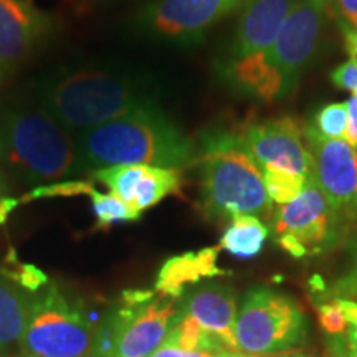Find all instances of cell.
I'll return each mask as SVG.
<instances>
[{"mask_svg":"<svg viewBox=\"0 0 357 357\" xmlns=\"http://www.w3.org/2000/svg\"><path fill=\"white\" fill-rule=\"evenodd\" d=\"M79 171L114 166L178 169L197 162L199 146L158 108L75 134Z\"/></svg>","mask_w":357,"mask_h":357,"instance_id":"cell-1","label":"cell"},{"mask_svg":"<svg viewBox=\"0 0 357 357\" xmlns=\"http://www.w3.org/2000/svg\"><path fill=\"white\" fill-rule=\"evenodd\" d=\"M38 100L40 108L73 136L137 111L158 108L139 83L106 68H79L53 78L42 88Z\"/></svg>","mask_w":357,"mask_h":357,"instance_id":"cell-2","label":"cell"},{"mask_svg":"<svg viewBox=\"0 0 357 357\" xmlns=\"http://www.w3.org/2000/svg\"><path fill=\"white\" fill-rule=\"evenodd\" d=\"M200 205L211 218L265 217L273 202L268 197L261 169L240 134L208 131L200 137Z\"/></svg>","mask_w":357,"mask_h":357,"instance_id":"cell-3","label":"cell"},{"mask_svg":"<svg viewBox=\"0 0 357 357\" xmlns=\"http://www.w3.org/2000/svg\"><path fill=\"white\" fill-rule=\"evenodd\" d=\"M0 166L24 184H52L79 174L75 136L47 111H0Z\"/></svg>","mask_w":357,"mask_h":357,"instance_id":"cell-4","label":"cell"},{"mask_svg":"<svg viewBox=\"0 0 357 357\" xmlns=\"http://www.w3.org/2000/svg\"><path fill=\"white\" fill-rule=\"evenodd\" d=\"M98 328L82 305L56 284L33 296L20 349L33 357H83L95 344Z\"/></svg>","mask_w":357,"mask_h":357,"instance_id":"cell-5","label":"cell"},{"mask_svg":"<svg viewBox=\"0 0 357 357\" xmlns=\"http://www.w3.org/2000/svg\"><path fill=\"white\" fill-rule=\"evenodd\" d=\"M234 333L238 352L253 357L281 354L305 341L306 318L293 298L255 288L236 312Z\"/></svg>","mask_w":357,"mask_h":357,"instance_id":"cell-6","label":"cell"},{"mask_svg":"<svg viewBox=\"0 0 357 357\" xmlns=\"http://www.w3.org/2000/svg\"><path fill=\"white\" fill-rule=\"evenodd\" d=\"M273 231L276 243L284 252L293 258H305L336 245L344 234V222L312 176L296 199L275 212Z\"/></svg>","mask_w":357,"mask_h":357,"instance_id":"cell-7","label":"cell"},{"mask_svg":"<svg viewBox=\"0 0 357 357\" xmlns=\"http://www.w3.org/2000/svg\"><path fill=\"white\" fill-rule=\"evenodd\" d=\"M177 300L147 291L124 293L123 305L109 312L105 328L113 357H149L166 341L177 318Z\"/></svg>","mask_w":357,"mask_h":357,"instance_id":"cell-8","label":"cell"},{"mask_svg":"<svg viewBox=\"0 0 357 357\" xmlns=\"http://www.w3.org/2000/svg\"><path fill=\"white\" fill-rule=\"evenodd\" d=\"M323 10L314 0H296L268 52V61L283 83L284 98L296 88L316 55L323 32Z\"/></svg>","mask_w":357,"mask_h":357,"instance_id":"cell-9","label":"cell"},{"mask_svg":"<svg viewBox=\"0 0 357 357\" xmlns=\"http://www.w3.org/2000/svg\"><path fill=\"white\" fill-rule=\"evenodd\" d=\"M245 0H154L142 8L139 24L154 37L171 42H199L205 32L242 8Z\"/></svg>","mask_w":357,"mask_h":357,"instance_id":"cell-10","label":"cell"},{"mask_svg":"<svg viewBox=\"0 0 357 357\" xmlns=\"http://www.w3.org/2000/svg\"><path fill=\"white\" fill-rule=\"evenodd\" d=\"M258 167L314 176V160L305 146V126L289 116L252 124L240 132Z\"/></svg>","mask_w":357,"mask_h":357,"instance_id":"cell-11","label":"cell"},{"mask_svg":"<svg viewBox=\"0 0 357 357\" xmlns=\"http://www.w3.org/2000/svg\"><path fill=\"white\" fill-rule=\"evenodd\" d=\"M307 149L314 160V178L334 211L342 215L357 199V151L344 139L324 137L312 124L305 126Z\"/></svg>","mask_w":357,"mask_h":357,"instance_id":"cell-12","label":"cell"},{"mask_svg":"<svg viewBox=\"0 0 357 357\" xmlns=\"http://www.w3.org/2000/svg\"><path fill=\"white\" fill-rule=\"evenodd\" d=\"M50 26L52 17L32 0H0V82L24 63Z\"/></svg>","mask_w":357,"mask_h":357,"instance_id":"cell-13","label":"cell"},{"mask_svg":"<svg viewBox=\"0 0 357 357\" xmlns=\"http://www.w3.org/2000/svg\"><path fill=\"white\" fill-rule=\"evenodd\" d=\"M93 177L141 213L158 205L167 195L177 194L182 185L178 169L153 166L106 167L93 172Z\"/></svg>","mask_w":357,"mask_h":357,"instance_id":"cell-14","label":"cell"},{"mask_svg":"<svg viewBox=\"0 0 357 357\" xmlns=\"http://www.w3.org/2000/svg\"><path fill=\"white\" fill-rule=\"evenodd\" d=\"M296 0H245L240 8L230 58L266 55Z\"/></svg>","mask_w":357,"mask_h":357,"instance_id":"cell-15","label":"cell"},{"mask_svg":"<svg viewBox=\"0 0 357 357\" xmlns=\"http://www.w3.org/2000/svg\"><path fill=\"white\" fill-rule=\"evenodd\" d=\"M178 312L189 316L205 333L225 346L227 351H238L235 342L236 296L225 284H205L194 289L178 305Z\"/></svg>","mask_w":357,"mask_h":357,"instance_id":"cell-16","label":"cell"},{"mask_svg":"<svg viewBox=\"0 0 357 357\" xmlns=\"http://www.w3.org/2000/svg\"><path fill=\"white\" fill-rule=\"evenodd\" d=\"M218 252L220 247H207L169 258L160 266L154 289L160 296L178 300L184 296L187 287L197 284L205 278L227 275V271L217 265Z\"/></svg>","mask_w":357,"mask_h":357,"instance_id":"cell-17","label":"cell"},{"mask_svg":"<svg viewBox=\"0 0 357 357\" xmlns=\"http://www.w3.org/2000/svg\"><path fill=\"white\" fill-rule=\"evenodd\" d=\"M220 75L229 86L242 95L271 102L284 98L283 83L266 55L247 58H229L223 63Z\"/></svg>","mask_w":357,"mask_h":357,"instance_id":"cell-18","label":"cell"},{"mask_svg":"<svg viewBox=\"0 0 357 357\" xmlns=\"http://www.w3.org/2000/svg\"><path fill=\"white\" fill-rule=\"evenodd\" d=\"M33 296L7 271L0 270V354L20 342Z\"/></svg>","mask_w":357,"mask_h":357,"instance_id":"cell-19","label":"cell"},{"mask_svg":"<svg viewBox=\"0 0 357 357\" xmlns=\"http://www.w3.org/2000/svg\"><path fill=\"white\" fill-rule=\"evenodd\" d=\"M268 238V229L255 215H235L223 231L220 247L236 258L250 260L260 255Z\"/></svg>","mask_w":357,"mask_h":357,"instance_id":"cell-20","label":"cell"},{"mask_svg":"<svg viewBox=\"0 0 357 357\" xmlns=\"http://www.w3.org/2000/svg\"><path fill=\"white\" fill-rule=\"evenodd\" d=\"M86 195L91 197L93 212H95L96 223L100 229H108L114 223L139 220L141 212L134 211L132 207H129L126 202H123L118 195L111 194V192L109 194H102V192L96 190L91 185Z\"/></svg>","mask_w":357,"mask_h":357,"instance_id":"cell-21","label":"cell"},{"mask_svg":"<svg viewBox=\"0 0 357 357\" xmlns=\"http://www.w3.org/2000/svg\"><path fill=\"white\" fill-rule=\"evenodd\" d=\"M261 174L268 197L271 199V202L280 205L289 204L296 199L306 187L307 178H310L300 176V174L278 171V169H263Z\"/></svg>","mask_w":357,"mask_h":357,"instance_id":"cell-22","label":"cell"},{"mask_svg":"<svg viewBox=\"0 0 357 357\" xmlns=\"http://www.w3.org/2000/svg\"><path fill=\"white\" fill-rule=\"evenodd\" d=\"M324 137L342 139L347 128V105L346 102H331L321 108L311 123Z\"/></svg>","mask_w":357,"mask_h":357,"instance_id":"cell-23","label":"cell"},{"mask_svg":"<svg viewBox=\"0 0 357 357\" xmlns=\"http://www.w3.org/2000/svg\"><path fill=\"white\" fill-rule=\"evenodd\" d=\"M351 261L347 270L329 288L333 298H349L357 301V242H344Z\"/></svg>","mask_w":357,"mask_h":357,"instance_id":"cell-24","label":"cell"},{"mask_svg":"<svg viewBox=\"0 0 357 357\" xmlns=\"http://www.w3.org/2000/svg\"><path fill=\"white\" fill-rule=\"evenodd\" d=\"M319 324L328 336H346L349 331V324L336 300L321 303L318 306Z\"/></svg>","mask_w":357,"mask_h":357,"instance_id":"cell-25","label":"cell"},{"mask_svg":"<svg viewBox=\"0 0 357 357\" xmlns=\"http://www.w3.org/2000/svg\"><path fill=\"white\" fill-rule=\"evenodd\" d=\"M331 82L336 88L344 89L352 93V96L357 95V58L351 56L349 60L339 65L336 70H333Z\"/></svg>","mask_w":357,"mask_h":357,"instance_id":"cell-26","label":"cell"},{"mask_svg":"<svg viewBox=\"0 0 357 357\" xmlns=\"http://www.w3.org/2000/svg\"><path fill=\"white\" fill-rule=\"evenodd\" d=\"M339 19L344 22V30L357 26V0H334Z\"/></svg>","mask_w":357,"mask_h":357,"instance_id":"cell-27","label":"cell"},{"mask_svg":"<svg viewBox=\"0 0 357 357\" xmlns=\"http://www.w3.org/2000/svg\"><path fill=\"white\" fill-rule=\"evenodd\" d=\"M83 357H113V354H111L109 334L102 324L98 328V336H96L95 344L91 346V349H89Z\"/></svg>","mask_w":357,"mask_h":357,"instance_id":"cell-28","label":"cell"},{"mask_svg":"<svg viewBox=\"0 0 357 357\" xmlns=\"http://www.w3.org/2000/svg\"><path fill=\"white\" fill-rule=\"evenodd\" d=\"M342 222H344V242H357V199L349 207L342 212Z\"/></svg>","mask_w":357,"mask_h":357,"instance_id":"cell-29","label":"cell"},{"mask_svg":"<svg viewBox=\"0 0 357 357\" xmlns=\"http://www.w3.org/2000/svg\"><path fill=\"white\" fill-rule=\"evenodd\" d=\"M149 357H215V354H211V352H202V351H184L178 349V347L162 344L159 347L154 354Z\"/></svg>","mask_w":357,"mask_h":357,"instance_id":"cell-30","label":"cell"},{"mask_svg":"<svg viewBox=\"0 0 357 357\" xmlns=\"http://www.w3.org/2000/svg\"><path fill=\"white\" fill-rule=\"evenodd\" d=\"M344 35H346L347 53H349L351 56L357 58V26L351 30H344Z\"/></svg>","mask_w":357,"mask_h":357,"instance_id":"cell-31","label":"cell"},{"mask_svg":"<svg viewBox=\"0 0 357 357\" xmlns=\"http://www.w3.org/2000/svg\"><path fill=\"white\" fill-rule=\"evenodd\" d=\"M8 190V185H7V178L6 176H3L2 169H0V200L6 199V194Z\"/></svg>","mask_w":357,"mask_h":357,"instance_id":"cell-32","label":"cell"},{"mask_svg":"<svg viewBox=\"0 0 357 357\" xmlns=\"http://www.w3.org/2000/svg\"><path fill=\"white\" fill-rule=\"evenodd\" d=\"M215 357H253V356H248V354H243V352H238V351H222L215 354Z\"/></svg>","mask_w":357,"mask_h":357,"instance_id":"cell-33","label":"cell"},{"mask_svg":"<svg viewBox=\"0 0 357 357\" xmlns=\"http://www.w3.org/2000/svg\"><path fill=\"white\" fill-rule=\"evenodd\" d=\"M268 357H311L310 354H306V352H281V354H276V356H268Z\"/></svg>","mask_w":357,"mask_h":357,"instance_id":"cell-34","label":"cell"},{"mask_svg":"<svg viewBox=\"0 0 357 357\" xmlns=\"http://www.w3.org/2000/svg\"><path fill=\"white\" fill-rule=\"evenodd\" d=\"M347 357H357V341L347 344Z\"/></svg>","mask_w":357,"mask_h":357,"instance_id":"cell-35","label":"cell"},{"mask_svg":"<svg viewBox=\"0 0 357 357\" xmlns=\"http://www.w3.org/2000/svg\"><path fill=\"white\" fill-rule=\"evenodd\" d=\"M314 2H318L321 7H328V6H331V3H334V0H314Z\"/></svg>","mask_w":357,"mask_h":357,"instance_id":"cell-36","label":"cell"},{"mask_svg":"<svg viewBox=\"0 0 357 357\" xmlns=\"http://www.w3.org/2000/svg\"><path fill=\"white\" fill-rule=\"evenodd\" d=\"M15 357H33V356H30V354H25V352H20L19 356H15Z\"/></svg>","mask_w":357,"mask_h":357,"instance_id":"cell-37","label":"cell"},{"mask_svg":"<svg viewBox=\"0 0 357 357\" xmlns=\"http://www.w3.org/2000/svg\"><path fill=\"white\" fill-rule=\"evenodd\" d=\"M0 357H7V356L6 354H0Z\"/></svg>","mask_w":357,"mask_h":357,"instance_id":"cell-38","label":"cell"},{"mask_svg":"<svg viewBox=\"0 0 357 357\" xmlns=\"http://www.w3.org/2000/svg\"><path fill=\"white\" fill-rule=\"evenodd\" d=\"M356 98H357V95H356Z\"/></svg>","mask_w":357,"mask_h":357,"instance_id":"cell-39","label":"cell"}]
</instances>
